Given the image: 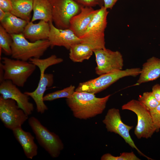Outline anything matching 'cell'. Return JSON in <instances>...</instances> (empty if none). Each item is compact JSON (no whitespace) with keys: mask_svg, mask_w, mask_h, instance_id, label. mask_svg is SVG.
Masks as SVG:
<instances>
[{"mask_svg":"<svg viewBox=\"0 0 160 160\" xmlns=\"http://www.w3.org/2000/svg\"><path fill=\"white\" fill-rule=\"evenodd\" d=\"M97 66L95 73L100 76L115 71L122 70L124 60L119 51H113L106 48L93 50Z\"/></svg>","mask_w":160,"mask_h":160,"instance_id":"11","label":"cell"},{"mask_svg":"<svg viewBox=\"0 0 160 160\" xmlns=\"http://www.w3.org/2000/svg\"><path fill=\"white\" fill-rule=\"evenodd\" d=\"M49 23L50 30L48 39L51 48L55 46H62L69 50L73 45L81 42V39L69 28H59L52 22Z\"/></svg>","mask_w":160,"mask_h":160,"instance_id":"13","label":"cell"},{"mask_svg":"<svg viewBox=\"0 0 160 160\" xmlns=\"http://www.w3.org/2000/svg\"><path fill=\"white\" fill-rule=\"evenodd\" d=\"M111 96L98 98L92 93L75 91L66 101L75 117L86 120L101 114Z\"/></svg>","mask_w":160,"mask_h":160,"instance_id":"1","label":"cell"},{"mask_svg":"<svg viewBox=\"0 0 160 160\" xmlns=\"http://www.w3.org/2000/svg\"><path fill=\"white\" fill-rule=\"evenodd\" d=\"M101 160H140L133 152H124L119 156H114L109 153L103 154L101 158Z\"/></svg>","mask_w":160,"mask_h":160,"instance_id":"26","label":"cell"},{"mask_svg":"<svg viewBox=\"0 0 160 160\" xmlns=\"http://www.w3.org/2000/svg\"><path fill=\"white\" fill-rule=\"evenodd\" d=\"M13 39L11 34L8 33L0 25V56L3 51L7 55H11L12 51L11 46Z\"/></svg>","mask_w":160,"mask_h":160,"instance_id":"24","label":"cell"},{"mask_svg":"<svg viewBox=\"0 0 160 160\" xmlns=\"http://www.w3.org/2000/svg\"><path fill=\"white\" fill-rule=\"evenodd\" d=\"M52 21L57 28H68L71 18L79 13L81 6L74 0H50Z\"/></svg>","mask_w":160,"mask_h":160,"instance_id":"8","label":"cell"},{"mask_svg":"<svg viewBox=\"0 0 160 160\" xmlns=\"http://www.w3.org/2000/svg\"><path fill=\"white\" fill-rule=\"evenodd\" d=\"M0 9L6 12H11L12 10L10 0H0Z\"/></svg>","mask_w":160,"mask_h":160,"instance_id":"30","label":"cell"},{"mask_svg":"<svg viewBox=\"0 0 160 160\" xmlns=\"http://www.w3.org/2000/svg\"><path fill=\"white\" fill-rule=\"evenodd\" d=\"M119 0H103L104 6L107 9H111Z\"/></svg>","mask_w":160,"mask_h":160,"instance_id":"33","label":"cell"},{"mask_svg":"<svg viewBox=\"0 0 160 160\" xmlns=\"http://www.w3.org/2000/svg\"><path fill=\"white\" fill-rule=\"evenodd\" d=\"M0 94L4 99L14 100L19 107L28 116L31 115L33 112V105L29 101V96L24 92H22L11 81L4 80L0 83Z\"/></svg>","mask_w":160,"mask_h":160,"instance_id":"12","label":"cell"},{"mask_svg":"<svg viewBox=\"0 0 160 160\" xmlns=\"http://www.w3.org/2000/svg\"><path fill=\"white\" fill-rule=\"evenodd\" d=\"M138 100L150 111L154 109L159 104L152 92H144L142 95L139 96Z\"/></svg>","mask_w":160,"mask_h":160,"instance_id":"25","label":"cell"},{"mask_svg":"<svg viewBox=\"0 0 160 160\" xmlns=\"http://www.w3.org/2000/svg\"><path fill=\"white\" fill-rule=\"evenodd\" d=\"M6 12L0 9V21L1 20L5 17Z\"/></svg>","mask_w":160,"mask_h":160,"instance_id":"35","label":"cell"},{"mask_svg":"<svg viewBox=\"0 0 160 160\" xmlns=\"http://www.w3.org/2000/svg\"><path fill=\"white\" fill-rule=\"evenodd\" d=\"M29 61L39 68L40 75L41 76L45 73V70L48 67L60 63L63 60L62 58L58 57L55 55H52L46 58H33L30 59Z\"/></svg>","mask_w":160,"mask_h":160,"instance_id":"23","label":"cell"},{"mask_svg":"<svg viewBox=\"0 0 160 160\" xmlns=\"http://www.w3.org/2000/svg\"><path fill=\"white\" fill-rule=\"evenodd\" d=\"M103 122L105 125L108 132L118 134L126 143L136 149L140 154L148 159H152L143 153L135 145L129 133L133 126L127 125L122 122L119 109L115 108L109 109Z\"/></svg>","mask_w":160,"mask_h":160,"instance_id":"10","label":"cell"},{"mask_svg":"<svg viewBox=\"0 0 160 160\" xmlns=\"http://www.w3.org/2000/svg\"><path fill=\"white\" fill-rule=\"evenodd\" d=\"M10 0L12 7L11 13L28 22L31 21L33 0Z\"/></svg>","mask_w":160,"mask_h":160,"instance_id":"21","label":"cell"},{"mask_svg":"<svg viewBox=\"0 0 160 160\" xmlns=\"http://www.w3.org/2000/svg\"><path fill=\"white\" fill-rule=\"evenodd\" d=\"M28 116L20 108L16 101L0 96V119L5 127L11 130L21 127Z\"/></svg>","mask_w":160,"mask_h":160,"instance_id":"9","label":"cell"},{"mask_svg":"<svg viewBox=\"0 0 160 160\" xmlns=\"http://www.w3.org/2000/svg\"><path fill=\"white\" fill-rule=\"evenodd\" d=\"M59 91L58 90L47 94L44 97V101H50L58 99Z\"/></svg>","mask_w":160,"mask_h":160,"instance_id":"31","label":"cell"},{"mask_svg":"<svg viewBox=\"0 0 160 160\" xmlns=\"http://www.w3.org/2000/svg\"><path fill=\"white\" fill-rule=\"evenodd\" d=\"M75 87L71 85L69 87L59 90L58 99L63 98H68L70 97L75 92Z\"/></svg>","mask_w":160,"mask_h":160,"instance_id":"29","label":"cell"},{"mask_svg":"<svg viewBox=\"0 0 160 160\" xmlns=\"http://www.w3.org/2000/svg\"><path fill=\"white\" fill-rule=\"evenodd\" d=\"M69 50V58L74 62H82L88 60L94 53L89 45L81 42L73 45Z\"/></svg>","mask_w":160,"mask_h":160,"instance_id":"22","label":"cell"},{"mask_svg":"<svg viewBox=\"0 0 160 160\" xmlns=\"http://www.w3.org/2000/svg\"><path fill=\"white\" fill-rule=\"evenodd\" d=\"M141 71L140 68H136L103 74L94 79L80 83L75 91L95 94L106 89L120 79L126 76L135 77L139 75Z\"/></svg>","mask_w":160,"mask_h":160,"instance_id":"4","label":"cell"},{"mask_svg":"<svg viewBox=\"0 0 160 160\" xmlns=\"http://www.w3.org/2000/svg\"><path fill=\"white\" fill-rule=\"evenodd\" d=\"M0 21V25L10 34L22 33L28 23L11 12H6L4 17Z\"/></svg>","mask_w":160,"mask_h":160,"instance_id":"20","label":"cell"},{"mask_svg":"<svg viewBox=\"0 0 160 160\" xmlns=\"http://www.w3.org/2000/svg\"><path fill=\"white\" fill-rule=\"evenodd\" d=\"M97 10L92 7H82L80 12L71 19L69 28L80 38L84 33Z\"/></svg>","mask_w":160,"mask_h":160,"instance_id":"15","label":"cell"},{"mask_svg":"<svg viewBox=\"0 0 160 160\" xmlns=\"http://www.w3.org/2000/svg\"><path fill=\"white\" fill-rule=\"evenodd\" d=\"M4 70L1 65L0 64V83L4 80Z\"/></svg>","mask_w":160,"mask_h":160,"instance_id":"34","label":"cell"},{"mask_svg":"<svg viewBox=\"0 0 160 160\" xmlns=\"http://www.w3.org/2000/svg\"><path fill=\"white\" fill-rule=\"evenodd\" d=\"M54 83V76L52 73H44L40 76L39 81L36 88L32 92L24 93L31 97L34 101L37 112L44 113L48 109L43 100L44 94L47 88L51 87Z\"/></svg>","mask_w":160,"mask_h":160,"instance_id":"14","label":"cell"},{"mask_svg":"<svg viewBox=\"0 0 160 160\" xmlns=\"http://www.w3.org/2000/svg\"><path fill=\"white\" fill-rule=\"evenodd\" d=\"M15 139L20 143L26 158L32 159L38 154V146L34 141V137L29 132L20 127L12 130Z\"/></svg>","mask_w":160,"mask_h":160,"instance_id":"17","label":"cell"},{"mask_svg":"<svg viewBox=\"0 0 160 160\" xmlns=\"http://www.w3.org/2000/svg\"><path fill=\"white\" fill-rule=\"evenodd\" d=\"M50 27L49 22L40 20L37 23L31 21L28 22L22 33L25 37L30 41L48 39Z\"/></svg>","mask_w":160,"mask_h":160,"instance_id":"16","label":"cell"},{"mask_svg":"<svg viewBox=\"0 0 160 160\" xmlns=\"http://www.w3.org/2000/svg\"><path fill=\"white\" fill-rule=\"evenodd\" d=\"M108 13L104 6L98 9L84 33L80 38L81 42L89 45L93 50L106 48L104 32Z\"/></svg>","mask_w":160,"mask_h":160,"instance_id":"3","label":"cell"},{"mask_svg":"<svg viewBox=\"0 0 160 160\" xmlns=\"http://www.w3.org/2000/svg\"><path fill=\"white\" fill-rule=\"evenodd\" d=\"M150 111L156 129V132H158L160 129V103L154 109Z\"/></svg>","mask_w":160,"mask_h":160,"instance_id":"27","label":"cell"},{"mask_svg":"<svg viewBox=\"0 0 160 160\" xmlns=\"http://www.w3.org/2000/svg\"><path fill=\"white\" fill-rule=\"evenodd\" d=\"M137 84L155 80L160 76V59L152 57L143 65Z\"/></svg>","mask_w":160,"mask_h":160,"instance_id":"18","label":"cell"},{"mask_svg":"<svg viewBox=\"0 0 160 160\" xmlns=\"http://www.w3.org/2000/svg\"></svg>","mask_w":160,"mask_h":160,"instance_id":"36","label":"cell"},{"mask_svg":"<svg viewBox=\"0 0 160 160\" xmlns=\"http://www.w3.org/2000/svg\"><path fill=\"white\" fill-rule=\"evenodd\" d=\"M11 35L13 59L28 61L31 58H40L50 46L48 39L32 42L28 41L22 33Z\"/></svg>","mask_w":160,"mask_h":160,"instance_id":"2","label":"cell"},{"mask_svg":"<svg viewBox=\"0 0 160 160\" xmlns=\"http://www.w3.org/2000/svg\"><path fill=\"white\" fill-rule=\"evenodd\" d=\"M1 59L0 64L4 70V79L11 81L18 87H23L36 67L29 61L7 57Z\"/></svg>","mask_w":160,"mask_h":160,"instance_id":"6","label":"cell"},{"mask_svg":"<svg viewBox=\"0 0 160 160\" xmlns=\"http://www.w3.org/2000/svg\"><path fill=\"white\" fill-rule=\"evenodd\" d=\"M152 92L156 100L160 103V85L156 84L152 88Z\"/></svg>","mask_w":160,"mask_h":160,"instance_id":"32","label":"cell"},{"mask_svg":"<svg viewBox=\"0 0 160 160\" xmlns=\"http://www.w3.org/2000/svg\"><path fill=\"white\" fill-rule=\"evenodd\" d=\"M33 11L31 21L39 20L52 22L50 0H33Z\"/></svg>","mask_w":160,"mask_h":160,"instance_id":"19","label":"cell"},{"mask_svg":"<svg viewBox=\"0 0 160 160\" xmlns=\"http://www.w3.org/2000/svg\"><path fill=\"white\" fill-rule=\"evenodd\" d=\"M122 110H127L134 112L137 118L134 133L137 138H151L156 129L153 122L150 111L141 102L132 99L123 105Z\"/></svg>","mask_w":160,"mask_h":160,"instance_id":"7","label":"cell"},{"mask_svg":"<svg viewBox=\"0 0 160 160\" xmlns=\"http://www.w3.org/2000/svg\"><path fill=\"white\" fill-rule=\"evenodd\" d=\"M28 123L40 145L52 157H58L64 148L59 136L50 131L34 116L28 119Z\"/></svg>","mask_w":160,"mask_h":160,"instance_id":"5","label":"cell"},{"mask_svg":"<svg viewBox=\"0 0 160 160\" xmlns=\"http://www.w3.org/2000/svg\"><path fill=\"white\" fill-rule=\"evenodd\" d=\"M81 6L93 7L97 6L100 7L104 6L103 0H74Z\"/></svg>","mask_w":160,"mask_h":160,"instance_id":"28","label":"cell"}]
</instances>
